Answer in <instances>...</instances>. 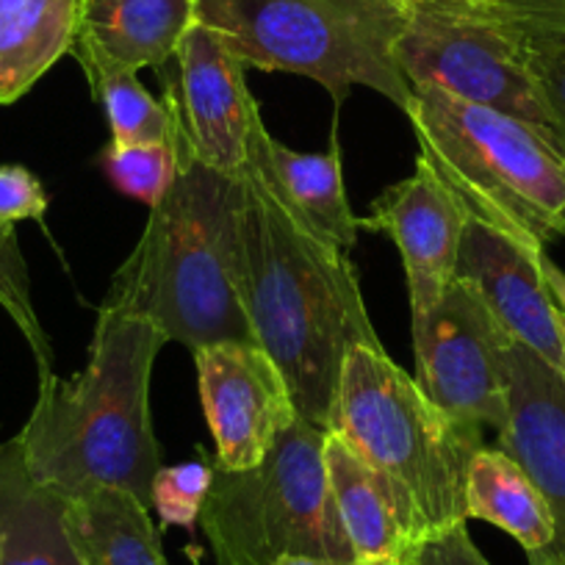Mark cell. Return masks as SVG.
Returning <instances> with one entry per match:
<instances>
[{
  "mask_svg": "<svg viewBox=\"0 0 565 565\" xmlns=\"http://www.w3.org/2000/svg\"><path fill=\"white\" fill-rule=\"evenodd\" d=\"M214 482V460H186L178 466H161L153 480V508L161 521L192 530L200 521L205 497Z\"/></svg>",
  "mask_w": 565,
  "mask_h": 565,
  "instance_id": "d4e9b609",
  "label": "cell"
},
{
  "mask_svg": "<svg viewBox=\"0 0 565 565\" xmlns=\"http://www.w3.org/2000/svg\"><path fill=\"white\" fill-rule=\"evenodd\" d=\"M45 211V186L29 167H0V225H18L25 220L42 222Z\"/></svg>",
  "mask_w": 565,
  "mask_h": 565,
  "instance_id": "4316f807",
  "label": "cell"
},
{
  "mask_svg": "<svg viewBox=\"0 0 565 565\" xmlns=\"http://www.w3.org/2000/svg\"><path fill=\"white\" fill-rule=\"evenodd\" d=\"M324 466L355 565H413L424 541L399 493L333 430L324 438Z\"/></svg>",
  "mask_w": 565,
  "mask_h": 565,
  "instance_id": "2e32d148",
  "label": "cell"
},
{
  "mask_svg": "<svg viewBox=\"0 0 565 565\" xmlns=\"http://www.w3.org/2000/svg\"><path fill=\"white\" fill-rule=\"evenodd\" d=\"M0 565H84L64 499L29 475L18 436L0 444Z\"/></svg>",
  "mask_w": 565,
  "mask_h": 565,
  "instance_id": "ac0fdd59",
  "label": "cell"
},
{
  "mask_svg": "<svg viewBox=\"0 0 565 565\" xmlns=\"http://www.w3.org/2000/svg\"><path fill=\"white\" fill-rule=\"evenodd\" d=\"M20 3H23V0H0V14L9 12V9H14V7H20Z\"/></svg>",
  "mask_w": 565,
  "mask_h": 565,
  "instance_id": "1f68e13d",
  "label": "cell"
},
{
  "mask_svg": "<svg viewBox=\"0 0 565 565\" xmlns=\"http://www.w3.org/2000/svg\"><path fill=\"white\" fill-rule=\"evenodd\" d=\"M394 58L405 81L548 130L521 31L493 3L411 0Z\"/></svg>",
  "mask_w": 565,
  "mask_h": 565,
  "instance_id": "ba28073f",
  "label": "cell"
},
{
  "mask_svg": "<svg viewBox=\"0 0 565 565\" xmlns=\"http://www.w3.org/2000/svg\"><path fill=\"white\" fill-rule=\"evenodd\" d=\"M167 335L148 319L100 306L89 358L73 377L42 374L34 411L18 433L29 475L62 499L117 488L153 508L161 447L150 377Z\"/></svg>",
  "mask_w": 565,
  "mask_h": 565,
  "instance_id": "7a4b0ae2",
  "label": "cell"
},
{
  "mask_svg": "<svg viewBox=\"0 0 565 565\" xmlns=\"http://www.w3.org/2000/svg\"><path fill=\"white\" fill-rule=\"evenodd\" d=\"M249 156L302 225L341 253L355 247L358 216L344 192L339 141H330L328 153H297L277 141L266 130L264 117H258L249 136Z\"/></svg>",
  "mask_w": 565,
  "mask_h": 565,
  "instance_id": "e0dca14e",
  "label": "cell"
},
{
  "mask_svg": "<svg viewBox=\"0 0 565 565\" xmlns=\"http://www.w3.org/2000/svg\"><path fill=\"white\" fill-rule=\"evenodd\" d=\"M194 23V0H81L73 56L86 81L161 70Z\"/></svg>",
  "mask_w": 565,
  "mask_h": 565,
  "instance_id": "9a60e30c",
  "label": "cell"
},
{
  "mask_svg": "<svg viewBox=\"0 0 565 565\" xmlns=\"http://www.w3.org/2000/svg\"><path fill=\"white\" fill-rule=\"evenodd\" d=\"M328 430L399 493L424 543L469 521L466 480L482 430L447 416L383 347L347 352Z\"/></svg>",
  "mask_w": 565,
  "mask_h": 565,
  "instance_id": "277c9868",
  "label": "cell"
},
{
  "mask_svg": "<svg viewBox=\"0 0 565 565\" xmlns=\"http://www.w3.org/2000/svg\"><path fill=\"white\" fill-rule=\"evenodd\" d=\"M200 402L216 441V469L258 466L300 418L289 383L258 344L222 341L194 352Z\"/></svg>",
  "mask_w": 565,
  "mask_h": 565,
  "instance_id": "30bf717a",
  "label": "cell"
},
{
  "mask_svg": "<svg viewBox=\"0 0 565 565\" xmlns=\"http://www.w3.org/2000/svg\"><path fill=\"white\" fill-rule=\"evenodd\" d=\"M543 253L486 222L466 220L455 280L475 286L510 339L530 347L565 377L563 328L543 280Z\"/></svg>",
  "mask_w": 565,
  "mask_h": 565,
  "instance_id": "7c38bea8",
  "label": "cell"
},
{
  "mask_svg": "<svg viewBox=\"0 0 565 565\" xmlns=\"http://www.w3.org/2000/svg\"><path fill=\"white\" fill-rule=\"evenodd\" d=\"M328 427L297 418L253 469L214 466L200 526L216 565H275L280 557L355 565L324 466Z\"/></svg>",
  "mask_w": 565,
  "mask_h": 565,
  "instance_id": "52a82bcc",
  "label": "cell"
},
{
  "mask_svg": "<svg viewBox=\"0 0 565 565\" xmlns=\"http://www.w3.org/2000/svg\"><path fill=\"white\" fill-rule=\"evenodd\" d=\"M541 271H543V280H546V289L552 295L554 306H557L559 317L565 319V271L548 258L546 253L541 255Z\"/></svg>",
  "mask_w": 565,
  "mask_h": 565,
  "instance_id": "f546056e",
  "label": "cell"
},
{
  "mask_svg": "<svg viewBox=\"0 0 565 565\" xmlns=\"http://www.w3.org/2000/svg\"><path fill=\"white\" fill-rule=\"evenodd\" d=\"M519 31L524 36L526 62H530L532 78H535L537 95L546 108L548 134L554 136L557 148L565 153V34Z\"/></svg>",
  "mask_w": 565,
  "mask_h": 565,
  "instance_id": "484cf974",
  "label": "cell"
},
{
  "mask_svg": "<svg viewBox=\"0 0 565 565\" xmlns=\"http://www.w3.org/2000/svg\"><path fill=\"white\" fill-rule=\"evenodd\" d=\"M92 95L103 103L108 125H111V141L117 145H156V141H172L175 134V111L170 100H156L145 86L139 84L136 73H106L89 81Z\"/></svg>",
  "mask_w": 565,
  "mask_h": 565,
  "instance_id": "7402d4cb",
  "label": "cell"
},
{
  "mask_svg": "<svg viewBox=\"0 0 565 565\" xmlns=\"http://www.w3.org/2000/svg\"><path fill=\"white\" fill-rule=\"evenodd\" d=\"M64 519L84 565H167L150 510L117 488L64 499Z\"/></svg>",
  "mask_w": 565,
  "mask_h": 565,
  "instance_id": "d6986e66",
  "label": "cell"
},
{
  "mask_svg": "<svg viewBox=\"0 0 565 565\" xmlns=\"http://www.w3.org/2000/svg\"><path fill=\"white\" fill-rule=\"evenodd\" d=\"M275 565H333L328 559H317V557H300V554H289V557H280Z\"/></svg>",
  "mask_w": 565,
  "mask_h": 565,
  "instance_id": "4dcf8cb0",
  "label": "cell"
},
{
  "mask_svg": "<svg viewBox=\"0 0 565 565\" xmlns=\"http://www.w3.org/2000/svg\"><path fill=\"white\" fill-rule=\"evenodd\" d=\"M418 159L455 194L469 220L546 249L565 225V153L541 125L413 86Z\"/></svg>",
  "mask_w": 565,
  "mask_h": 565,
  "instance_id": "5b68a950",
  "label": "cell"
},
{
  "mask_svg": "<svg viewBox=\"0 0 565 565\" xmlns=\"http://www.w3.org/2000/svg\"><path fill=\"white\" fill-rule=\"evenodd\" d=\"M493 9L524 31L565 34V0H493Z\"/></svg>",
  "mask_w": 565,
  "mask_h": 565,
  "instance_id": "83f0119b",
  "label": "cell"
},
{
  "mask_svg": "<svg viewBox=\"0 0 565 565\" xmlns=\"http://www.w3.org/2000/svg\"><path fill=\"white\" fill-rule=\"evenodd\" d=\"M411 3V0H407ZM460 3H493V0H460Z\"/></svg>",
  "mask_w": 565,
  "mask_h": 565,
  "instance_id": "d6a6232c",
  "label": "cell"
},
{
  "mask_svg": "<svg viewBox=\"0 0 565 565\" xmlns=\"http://www.w3.org/2000/svg\"><path fill=\"white\" fill-rule=\"evenodd\" d=\"M178 78L164 97L175 111L189 150L203 167L238 175L247 164L249 136L260 117L244 81V64L216 31L194 20L175 51Z\"/></svg>",
  "mask_w": 565,
  "mask_h": 565,
  "instance_id": "8fae6325",
  "label": "cell"
},
{
  "mask_svg": "<svg viewBox=\"0 0 565 565\" xmlns=\"http://www.w3.org/2000/svg\"><path fill=\"white\" fill-rule=\"evenodd\" d=\"M559 328H563V341H565V319L559 317Z\"/></svg>",
  "mask_w": 565,
  "mask_h": 565,
  "instance_id": "836d02e7",
  "label": "cell"
},
{
  "mask_svg": "<svg viewBox=\"0 0 565 565\" xmlns=\"http://www.w3.org/2000/svg\"><path fill=\"white\" fill-rule=\"evenodd\" d=\"M466 220L455 194L422 159L411 178L385 189L369 216L358 220V227L388 233L399 247L411 313L430 311L455 282Z\"/></svg>",
  "mask_w": 565,
  "mask_h": 565,
  "instance_id": "5bb4252c",
  "label": "cell"
},
{
  "mask_svg": "<svg viewBox=\"0 0 565 565\" xmlns=\"http://www.w3.org/2000/svg\"><path fill=\"white\" fill-rule=\"evenodd\" d=\"M559 238H565V225H563V231H559Z\"/></svg>",
  "mask_w": 565,
  "mask_h": 565,
  "instance_id": "e575fe53",
  "label": "cell"
},
{
  "mask_svg": "<svg viewBox=\"0 0 565 565\" xmlns=\"http://www.w3.org/2000/svg\"><path fill=\"white\" fill-rule=\"evenodd\" d=\"M0 308L9 313V319L18 324L23 339L29 341V350L34 352L40 377L42 374H51L53 350L45 330H42L40 317L34 311L29 266H25L23 253H20L14 225H0Z\"/></svg>",
  "mask_w": 565,
  "mask_h": 565,
  "instance_id": "cb8c5ba5",
  "label": "cell"
},
{
  "mask_svg": "<svg viewBox=\"0 0 565 565\" xmlns=\"http://www.w3.org/2000/svg\"><path fill=\"white\" fill-rule=\"evenodd\" d=\"M175 141L178 178L150 209L145 233L114 271L103 306L148 319L192 352L222 341L255 344L238 295V175L200 164L178 117Z\"/></svg>",
  "mask_w": 565,
  "mask_h": 565,
  "instance_id": "3957f363",
  "label": "cell"
},
{
  "mask_svg": "<svg viewBox=\"0 0 565 565\" xmlns=\"http://www.w3.org/2000/svg\"><path fill=\"white\" fill-rule=\"evenodd\" d=\"M469 519L499 526L530 554L543 552L554 537L552 510L532 477L502 449L480 447L466 480Z\"/></svg>",
  "mask_w": 565,
  "mask_h": 565,
  "instance_id": "44dd1931",
  "label": "cell"
},
{
  "mask_svg": "<svg viewBox=\"0 0 565 565\" xmlns=\"http://www.w3.org/2000/svg\"><path fill=\"white\" fill-rule=\"evenodd\" d=\"M508 424L499 449L508 452L546 499L554 537L530 565H565V377L530 347L508 344Z\"/></svg>",
  "mask_w": 565,
  "mask_h": 565,
  "instance_id": "4fadbf2b",
  "label": "cell"
},
{
  "mask_svg": "<svg viewBox=\"0 0 565 565\" xmlns=\"http://www.w3.org/2000/svg\"><path fill=\"white\" fill-rule=\"evenodd\" d=\"M81 0H23L0 14V106L29 95L73 51Z\"/></svg>",
  "mask_w": 565,
  "mask_h": 565,
  "instance_id": "ffe728a7",
  "label": "cell"
},
{
  "mask_svg": "<svg viewBox=\"0 0 565 565\" xmlns=\"http://www.w3.org/2000/svg\"><path fill=\"white\" fill-rule=\"evenodd\" d=\"M181 167L175 134L172 141L156 145H117L108 141L103 148V170L111 178L114 186L128 198L148 203L150 209L164 200Z\"/></svg>",
  "mask_w": 565,
  "mask_h": 565,
  "instance_id": "603a6c76",
  "label": "cell"
},
{
  "mask_svg": "<svg viewBox=\"0 0 565 565\" xmlns=\"http://www.w3.org/2000/svg\"><path fill=\"white\" fill-rule=\"evenodd\" d=\"M194 20L227 42L244 67L317 81L335 106L352 86L402 114L413 89L394 58L407 0H194Z\"/></svg>",
  "mask_w": 565,
  "mask_h": 565,
  "instance_id": "8992f818",
  "label": "cell"
},
{
  "mask_svg": "<svg viewBox=\"0 0 565 565\" xmlns=\"http://www.w3.org/2000/svg\"><path fill=\"white\" fill-rule=\"evenodd\" d=\"M413 565H491L471 541L466 524L452 526L438 537L427 541L416 554Z\"/></svg>",
  "mask_w": 565,
  "mask_h": 565,
  "instance_id": "f1b7e54d",
  "label": "cell"
},
{
  "mask_svg": "<svg viewBox=\"0 0 565 565\" xmlns=\"http://www.w3.org/2000/svg\"><path fill=\"white\" fill-rule=\"evenodd\" d=\"M508 344L510 333L466 280L430 311L413 313L418 388L469 427L499 433L508 424Z\"/></svg>",
  "mask_w": 565,
  "mask_h": 565,
  "instance_id": "9c48e42d",
  "label": "cell"
},
{
  "mask_svg": "<svg viewBox=\"0 0 565 565\" xmlns=\"http://www.w3.org/2000/svg\"><path fill=\"white\" fill-rule=\"evenodd\" d=\"M238 186V295L255 344L282 372L297 413L328 427L347 352L383 347L358 271L286 209L253 156Z\"/></svg>",
  "mask_w": 565,
  "mask_h": 565,
  "instance_id": "6da1fadb",
  "label": "cell"
}]
</instances>
